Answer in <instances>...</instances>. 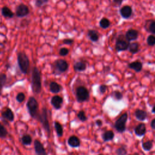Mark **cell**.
I'll use <instances>...</instances> for the list:
<instances>
[{"label": "cell", "instance_id": "obj_26", "mask_svg": "<svg viewBox=\"0 0 155 155\" xmlns=\"http://www.w3.org/2000/svg\"><path fill=\"white\" fill-rule=\"evenodd\" d=\"M99 24L100 27L102 29H107L111 25V22L107 18L104 17L101 19Z\"/></svg>", "mask_w": 155, "mask_h": 155}, {"label": "cell", "instance_id": "obj_5", "mask_svg": "<svg viewBox=\"0 0 155 155\" xmlns=\"http://www.w3.org/2000/svg\"><path fill=\"white\" fill-rule=\"evenodd\" d=\"M27 108L30 116L36 119L39 114V104L37 100L33 96H30L27 102Z\"/></svg>", "mask_w": 155, "mask_h": 155}, {"label": "cell", "instance_id": "obj_14", "mask_svg": "<svg viewBox=\"0 0 155 155\" xmlns=\"http://www.w3.org/2000/svg\"><path fill=\"white\" fill-rule=\"evenodd\" d=\"M50 103L55 110H59L63 104V98L60 96L54 95L51 97Z\"/></svg>", "mask_w": 155, "mask_h": 155}, {"label": "cell", "instance_id": "obj_18", "mask_svg": "<svg viewBox=\"0 0 155 155\" xmlns=\"http://www.w3.org/2000/svg\"><path fill=\"white\" fill-rule=\"evenodd\" d=\"M1 116L3 119L10 122L13 121L15 119L14 113L10 108H6L4 111H2Z\"/></svg>", "mask_w": 155, "mask_h": 155}, {"label": "cell", "instance_id": "obj_33", "mask_svg": "<svg viewBox=\"0 0 155 155\" xmlns=\"http://www.w3.org/2000/svg\"><path fill=\"white\" fill-rule=\"evenodd\" d=\"M8 134V131L5 127L0 122V138L4 139L7 137Z\"/></svg>", "mask_w": 155, "mask_h": 155}, {"label": "cell", "instance_id": "obj_22", "mask_svg": "<svg viewBox=\"0 0 155 155\" xmlns=\"http://www.w3.org/2000/svg\"><path fill=\"white\" fill-rule=\"evenodd\" d=\"M134 116L137 120L144 121L147 117V112L143 110L137 109L134 111Z\"/></svg>", "mask_w": 155, "mask_h": 155}, {"label": "cell", "instance_id": "obj_1", "mask_svg": "<svg viewBox=\"0 0 155 155\" xmlns=\"http://www.w3.org/2000/svg\"><path fill=\"white\" fill-rule=\"evenodd\" d=\"M31 87L33 93L36 94L40 93L42 90L41 71L36 66L33 67L31 70Z\"/></svg>", "mask_w": 155, "mask_h": 155}, {"label": "cell", "instance_id": "obj_29", "mask_svg": "<svg viewBox=\"0 0 155 155\" xmlns=\"http://www.w3.org/2000/svg\"><path fill=\"white\" fill-rule=\"evenodd\" d=\"M111 97L113 100L119 101L122 99L123 94L120 91L118 90H114L111 93Z\"/></svg>", "mask_w": 155, "mask_h": 155}, {"label": "cell", "instance_id": "obj_31", "mask_svg": "<svg viewBox=\"0 0 155 155\" xmlns=\"http://www.w3.org/2000/svg\"><path fill=\"white\" fill-rule=\"evenodd\" d=\"M7 82V75L5 73H0V95L2 93V88Z\"/></svg>", "mask_w": 155, "mask_h": 155}, {"label": "cell", "instance_id": "obj_43", "mask_svg": "<svg viewBox=\"0 0 155 155\" xmlns=\"http://www.w3.org/2000/svg\"><path fill=\"white\" fill-rule=\"evenodd\" d=\"M95 123L97 127H101L102 125V121L101 119H97L95 121Z\"/></svg>", "mask_w": 155, "mask_h": 155}, {"label": "cell", "instance_id": "obj_17", "mask_svg": "<svg viewBox=\"0 0 155 155\" xmlns=\"http://www.w3.org/2000/svg\"><path fill=\"white\" fill-rule=\"evenodd\" d=\"M68 145L72 148H78L81 145V140L79 138L74 135L71 136L67 140Z\"/></svg>", "mask_w": 155, "mask_h": 155}, {"label": "cell", "instance_id": "obj_40", "mask_svg": "<svg viewBox=\"0 0 155 155\" xmlns=\"http://www.w3.org/2000/svg\"><path fill=\"white\" fill-rule=\"evenodd\" d=\"M63 44L71 45L74 43V39L73 38H65L62 41Z\"/></svg>", "mask_w": 155, "mask_h": 155}, {"label": "cell", "instance_id": "obj_19", "mask_svg": "<svg viewBox=\"0 0 155 155\" xmlns=\"http://www.w3.org/2000/svg\"><path fill=\"white\" fill-rule=\"evenodd\" d=\"M87 68V64L84 61H78L75 62L73 65V69L75 71L82 72L86 70Z\"/></svg>", "mask_w": 155, "mask_h": 155}, {"label": "cell", "instance_id": "obj_46", "mask_svg": "<svg viewBox=\"0 0 155 155\" xmlns=\"http://www.w3.org/2000/svg\"><path fill=\"white\" fill-rule=\"evenodd\" d=\"M64 1H68V0H63Z\"/></svg>", "mask_w": 155, "mask_h": 155}, {"label": "cell", "instance_id": "obj_44", "mask_svg": "<svg viewBox=\"0 0 155 155\" xmlns=\"http://www.w3.org/2000/svg\"><path fill=\"white\" fill-rule=\"evenodd\" d=\"M151 112L153 113H155V105H153V107H152V110H151Z\"/></svg>", "mask_w": 155, "mask_h": 155}, {"label": "cell", "instance_id": "obj_23", "mask_svg": "<svg viewBox=\"0 0 155 155\" xmlns=\"http://www.w3.org/2000/svg\"><path fill=\"white\" fill-rule=\"evenodd\" d=\"M140 45L137 42H130L128 48V50L130 53L132 54H135L137 53L140 50Z\"/></svg>", "mask_w": 155, "mask_h": 155}, {"label": "cell", "instance_id": "obj_48", "mask_svg": "<svg viewBox=\"0 0 155 155\" xmlns=\"http://www.w3.org/2000/svg\"><path fill=\"white\" fill-rule=\"evenodd\" d=\"M1 53V51H0V53Z\"/></svg>", "mask_w": 155, "mask_h": 155}, {"label": "cell", "instance_id": "obj_24", "mask_svg": "<svg viewBox=\"0 0 155 155\" xmlns=\"http://www.w3.org/2000/svg\"><path fill=\"white\" fill-rule=\"evenodd\" d=\"M1 15L6 18H12L15 14L7 6H4L3 7L1 8Z\"/></svg>", "mask_w": 155, "mask_h": 155}, {"label": "cell", "instance_id": "obj_37", "mask_svg": "<svg viewBox=\"0 0 155 155\" xmlns=\"http://www.w3.org/2000/svg\"><path fill=\"white\" fill-rule=\"evenodd\" d=\"M25 99V94L22 92H19L17 94L16 96V100L19 102V103H22Z\"/></svg>", "mask_w": 155, "mask_h": 155}, {"label": "cell", "instance_id": "obj_30", "mask_svg": "<svg viewBox=\"0 0 155 155\" xmlns=\"http://www.w3.org/2000/svg\"><path fill=\"white\" fill-rule=\"evenodd\" d=\"M21 142L24 145H30L32 142V138L29 134H24L21 137Z\"/></svg>", "mask_w": 155, "mask_h": 155}, {"label": "cell", "instance_id": "obj_32", "mask_svg": "<svg viewBox=\"0 0 155 155\" xmlns=\"http://www.w3.org/2000/svg\"><path fill=\"white\" fill-rule=\"evenodd\" d=\"M115 153L116 155H127V150L124 146L120 147L117 148L115 150Z\"/></svg>", "mask_w": 155, "mask_h": 155}, {"label": "cell", "instance_id": "obj_15", "mask_svg": "<svg viewBox=\"0 0 155 155\" xmlns=\"http://www.w3.org/2000/svg\"><path fill=\"white\" fill-rule=\"evenodd\" d=\"M87 36L89 40L93 42H96L99 41L101 35L98 31L94 29H89L87 33Z\"/></svg>", "mask_w": 155, "mask_h": 155}, {"label": "cell", "instance_id": "obj_7", "mask_svg": "<svg viewBox=\"0 0 155 155\" xmlns=\"http://www.w3.org/2000/svg\"><path fill=\"white\" fill-rule=\"evenodd\" d=\"M75 96L77 102L82 103L89 100L90 93L88 90L85 86L80 85L75 90Z\"/></svg>", "mask_w": 155, "mask_h": 155}, {"label": "cell", "instance_id": "obj_9", "mask_svg": "<svg viewBox=\"0 0 155 155\" xmlns=\"http://www.w3.org/2000/svg\"><path fill=\"white\" fill-rule=\"evenodd\" d=\"M30 13V9L28 7L23 4H19L16 7L15 10V15L18 18H24L27 16Z\"/></svg>", "mask_w": 155, "mask_h": 155}, {"label": "cell", "instance_id": "obj_11", "mask_svg": "<svg viewBox=\"0 0 155 155\" xmlns=\"http://www.w3.org/2000/svg\"><path fill=\"white\" fill-rule=\"evenodd\" d=\"M34 149L36 155H48L43 144L38 139L34 140Z\"/></svg>", "mask_w": 155, "mask_h": 155}, {"label": "cell", "instance_id": "obj_38", "mask_svg": "<svg viewBox=\"0 0 155 155\" xmlns=\"http://www.w3.org/2000/svg\"><path fill=\"white\" fill-rule=\"evenodd\" d=\"M69 50L66 47H61L59 50V54L61 56H66L69 53Z\"/></svg>", "mask_w": 155, "mask_h": 155}, {"label": "cell", "instance_id": "obj_20", "mask_svg": "<svg viewBox=\"0 0 155 155\" xmlns=\"http://www.w3.org/2000/svg\"><path fill=\"white\" fill-rule=\"evenodd\" d=\"M142 63L139 61H135L131 62L128 64V67L131 70H133L134 71L139 73L141 71L142 69Z\"/></svg>", "mask_w": 155, "mask_h": 155}, {"label": "cell", "instance_id": "obj_35", "mask_svg": "<svg viewBox=\"0 0 155 155\" xmlns=\"http://www.w3.org/2000/svg\"><path fill=\"white\" fill-rule=\"evenodd\" d=\"M77 117L82 122H85L88 119L87 116L85 115V113L84 110L79 111L77 114Z\"/></svg>", "mask_w": 155, "mask_h": 155}, {"label": "cell", "instance_id": "obj_21", "mask_svg": "<svg viewBox=\"0 0 155 155\" xmlns=\"http://www.w3.org/2000/svg\"><path fill=\"white\" fill-rule=\"evenodd\" d=\"M62 87L59 84L55 81H51L49 84V90L50 92L54 94H57L62 91Z\"/></svg>", "mask_w": 155, "mask_h": 155}, {"label": "cell", "instance_id": "obj_47", "mask_svg": "<svg viewBox=\"0 0 155 155\" xmlns=\"http://www.w3.org/2000/svg\"><path fill=\"white\" fill-rule=\"evenodd\" d=\"M98 155H103V154H98Z\"/></svg>", "mask_w": 155, "mask_h": 155}, {"label": "cell", "instance_id": "obj_10", "mask_svg": "<svg viewBox=\"0 0 155 155\" xmlns=\"http://www.w3.org/2000/svg\"><path fill=\"white\" fill-rule=\"evenodd\" d=\"M119 13L121 17L125 19L130 18L133 15L132 7L129 5H125L119 9Z\"/></svg>", "mask_w": 155, "mask_h": 155}, {"label": "cell", "instance_id": "obj_39", "mask_svg": "<svg viewBox=\"0 0 155 155\" xmlns=\"http://www.w3.org/2000/svg\"><path fill=\"white\" fill-rule=\"evenodd\" d=\"M107 88H108V87L106 85H105V84L100 85L99 87V91L100 94H104L106 92Z\"/></svg>", "mask_w": 155, "mask_h": 155}, {"label": "cell", "instance_id": "obj_34", "mask_svg": "<svg viewBox=\"0 0 155 155\" xmlns=\"http://www.w3.org/2000/svg\"><path fill=\"white\" fill-rule=\"evenodd\" d=\"M147 43L148 45L153 47L155 45V36L154 35H149L147 38Z\"/></svg>", "mask_w": 155, "mask_h": 155}, {"label": "cell", "instance_id": "obj_28", "mask_svg": "<svg viewBox=\"0 0 155 155\" xmlns=\"http://www.w3.org/2000/svg\"><path fill=\"white\" fill-rule=\"evenodd\" d=\"M153 147V140H148L147 141L143 142L142 143V147L143 150L146 151H150Z\"/></svg>", "mask_w": 155, "mask_h": 155}, {"label": "cell", "instance_id": "obj_41", "mask_svg": "<svg viewBox=\"0 0 155 155\" xmlns=\"http://www.w3.org/2000/svg\"><path fill=\"white\" fill-rule=\"evenodd\" d=\"M123 1H124V0H113V4L115 7H118L122 5Z\"/></svg>", "mask_w": 155, "mask_h": 155}, {"label": "cell", "instance_id": "obj_16", "mask_svg": "<svg viewBox=\"0 0 155 155\" xmlns=\"http://www.w3.org/2000/svg\"><path fill=\"white\" fill-rule=\"evenodd\" d=\"M134 131L135 134L137 136L140 137V136H144L147 132V128H146L145 124L144 123L139 124L134 128Z\"/></svg>", "mask_w": 155, "mask_h": 155}, {"label": "cell", "instance_id": "obj_8", "mask_svg": "<svg viewBox=\"0 0 155 155\" xmlns=\"http://www.w3.org/2000/svg\"><path fill=\"white\" fill-rule=\"evenodd\" d=\"M128 119L127 113L122 114L114 122V128L119 133H123L126 130V123Z\"/></svg>", "mask_w": 155, "mask_h": 155}, {"label": "cell", "instance_id": "obj_3", "mask_svg": "<svg viewBox=\"0 0 155 155\" xmlns=\"http://www.w3.org/2000/svg\"><path fill=\"white\" fill-rule=\"evenodd\" d=\"M51 68L54 74L60 75L68 70L69 68V64L65 59H58L53 62Z\"/></svg>", "mask_w": 155, "mask_h": 155}, {"label": "cell", "instance_id": "obj_4", "mask_svg": "<svg viewBox=\"0 0 155 155\" xmlns=\"http://www.w3.org/2000/svg\"><path fill=\"white\" fill-rule=\"evenodd\" d=\"M36 119L40 122V123L42 124L43 128L47 132L48 136L50 137L51 130L48 117V110L45 107H43L42 108L41 112L39 113Z\"/></svg>", "mask_w": 155, "mask_h": 155}, {"label": "cell", "instance_id": "obj_27", "mask_svg": "<svg viewBox=\"0 0 155 155\" xmlns=\"http://www.w3.org/2000/svg\"><path fill=\"white\" fill-rule=\"evenodd\" d=\"M54 127L55 128V131L56 132V134L58 137H61L63 135V128L62 125L58 121H54Z\"/></svg>", "mask_w": 155, "mask_h": 155}, {"label": "cell", "instance_id": "obj_13", "mask_svg": "<svg viewBox=\"0 0 155 155\" xmlns=\"http://www.w3.org/2000/svg\"><path fill=\"white\" fill-rule=\"evenodd\" d=\"M126 39L131 42L133 41H136L139 36V31L134 28H129L126 32L125 34H124Z\"/></svg>", "mask_w": 155, "mask_h": 155}, {"label": "cell", "instance_id": "obj_36", "mask_svg": "<svg viewBox=\"0 0 155 155\" xmlns=\"http://www.w3.org/2000/svg\"><path fill=\"white\" fill-rule=\"evenodd\" d=\"M49 0H35V5L36 7L40 8L47 4Z\"/></svg>", "mask_w": 155, "mask_h": 155}, {"label": "cell", "instance_id": "obj_25", "mask_svg": "<svg viewBox=\"0 0 155 155\" xmlns=\"http://www.w3.org/2000/svg\"><path fill=\"white\" fill-rule=\"evenodd\" d=\"M114 133L112 130H107L104 132L102 134V138L104 142H108L113 139Z\"/></svg>", "mask_w": 155, "mask_h": 155}, {"label": "cell", "instance_id": "obj_45", "mask_svg": "<svg viewBox=\"0 0 155 155\" xmlns=\"http://www.w3.org/2000/svg\"><path fill=\"white\" fill-rule=\"evenodd\" d=\"M131 155H140L139 153H134V154H131Z\"/></svg>", "mask_w": 155, "mask_h": 155}, {"label": "cell", "instance_id": "obj_12", "mask_svg": "<svg viewBox=\"0 0 155 155\" xmlns=\"http://www.w3.org/2000/svg\"><path fill=\"white\" fill-rule=\"evenodd\" d=\"M144 29L151 35L155 34V20L154 19H147L143 25Z\"/></svg>", "mask_w": 155, "mask_h": 155}, {"label": "cell", "instance_id": "obj_42", "mask_svg": "<svg viewBox=\"0 0 155 155\" xmlns=\"http://www.w3.org/2000/svg\"><path fill=\"white\" fill-rule=\"evenodd\" d=\"M150 126L152 128V129H153V130L155 129V118H153L151 120V121L150 122Z\"/></svg>", "mask_w": 155, "mask_h": 155}, {"label": "cell", "instance_id": "obj_6", "mask_svg": "<svg viewBox=\"0 0 155 155\" xmlns=\"http://www.w3.org/2000/svg\"><path fill=\"white\" fill-rule=\"evenodd\" d=\"M130 42H131L128 41L126 39L124 34L121 33L118 35L116 38L114 45L116 51L117 52H121L127 50Z\"/></svg>", "mask_w": 155, "mask_h": 155}, {"label": "cell", "instance_id": "obj_2", "mask_svg": "<svg viewBox=\"0 0 155 155\" xmlns=\"http://www.w3.org/2000/svg\"><path fill=\"white\" fill-rule=\"evenodd\" d=\"M17 62L21 71L24 74H27L30 67V60L24 51H19L18 53Z\"/></svg>", "mask_w": 155, "mask_h": 155}]
</instances>
